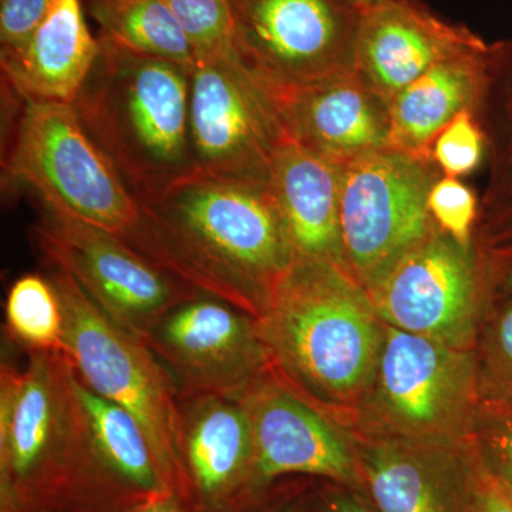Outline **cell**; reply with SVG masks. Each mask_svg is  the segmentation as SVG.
<instances>
[{
  "label": "cell",
  "mask_w": 512,
  "mask_h": 512,
  "mask_svg": "<svg viewBox=\"0 0 512 512\" xmlns=\"http://www.w3.org/2000/svg\"><path fill=\"white\" fill-rule=\"evenodd\" d=\"M121 238L205 295L261 318L295 256L268 184L195 173L137 200Z\"/></svg>",
  "instance_id": "6da1fadb"
},
{
  "label": "cell",
  "mask_w": 512,
  "mask_h": 512,
  "mask_svg": "<svg viewBox=\"0 0 512 512\" xmlns=\"http://www.w3.org/2000/svg\"><path fill=\"white\" fill-rule=\"evenodd\" d=\"M100 52L73 107L136 200L197 173L190 136L192 70L97 36Z\"/></svg>",
  "instance_id": "7a4b0ae2"
},
{
  "label": "cell",
  "mask_w": 512,
  "mask_h": 512,
  "mask_svg": "<svg viewBox=\"0 0 512 512\" xmlns=\"http://www.w3.org/2000/svg\"><path fill=\"white\" fill-rule=\"evenodd\" d=\"M272 370L323 402L348 403L375 384L384 329L346 269L295 261L261 318Z\"/></svg>",
  "instance_id": "3957f363"
},
{
  "label": "cell",
  "mask_w": 512,
  "mask_h": 512,
  "mask_svg": "<svg viewBox=\"0 0 512 512\" xmlns=\"http://www.w3.org/2000/svg\"><path fill=\"white\" fill-rule=\"evenodd\" d=\"M0 367V512H57L77 426L74 367L63 352H28Z\"/></svg>",
  "instance_id": "277c9868"
},
{
  "label": "cell",
  "mask_w": 512,
  "mask_h": 512,
  "mask_svg": "<svg viewBox=\"0 0 512 512\" xmlns=\"http://www.w3.org/2000/svg\"><path fill=\"white\" fill-rule=\"evenodd\" d=\"M18 99L6 156L9 177L32 188L47 211L127 237L140 221V204L73 104Z\"/></svg>",
  "instance_id": "5b68a950"
},
{
  "label": "cell",
  "mask_w": 512,
  "mask_h": 512,
  "mask_svg": "<svg viewBox=\"0 0 512 512\" xmlns=\"http://www.w3.org/2000/svg\"><path fill=\"white\" fill-rule=\"evenodd\" d=\"M63 309V350L84 383L136 419L180 493L178 387L153 350L113 322L66 272L50 266Z\"/></svg>",
  "instance_id": "8992f818"
},
{
  "label": "cell",
  "mask_w": 512,
  "mask_h": 512,
  "mask_svg": "<svg viewBox=\"0 0 512 512\" xmlns=\"http://www.w3.org/2000/svg\"><path fill=\"white\" fill-rule=\"evenodd\" d=\"M440 177L433 161L392 147L343 165V261L367 295L436 225L429 211V194Z\"/></svg>",
  "instance_id": "52a82bcc"
},
{
  "label": "cell",
  "mask_w": 512,
  "mask_h": 512,
  "mask_svg": "<svg viewBox=\"0 0 512 512\" xmlns=\"http://www.w3.org/2000/svg\"><path fill=\"white\" fill-rule=\"evenodd\" d=\"M232 47L271 94L355 70L360 12L346 0H227Z\"/></svg>",
  "instance_id": "ba28073f"
},
{
  "label": "cell",
  "mask_w": 512,
  "mask_h": 512,
  "mask_svg": "<svg viewBox=\"0 0 512 512\" xmlns=\"http://www.w3.org/2000/svg\"><path fill=\"white\" fill-rule=\"evenodd\" d=\"M46 264L72 276L113 322L146 340L171 309L200 291L117 235L46 210L30 228Z\"/></svg>",
  "instance_id": "9c48e42d"
},
{
  "label": "cell",
  "mask_w": 512,
  "mask_h": 512,
  "mask_svg": "<svg viewBox=\"0 0 512 512\" xmlns=\"http://www.w3.org/2000/svg\"><path fill=\"white\" fill-rule=\"evenodd\" d=\"M190 136L198 173L268 184L284 128L271 92L234 49L195 60Z\"/></svg>",
  "instance_id": "30bf717a"
},
{
  "label": "cell",
  "mask_w": 512,
  "mask_h": 512,
  "mask_svg": "<svg viewBox=\"0 0 512 512\" xmlns=\"http://www.w3.org/2000/svg\"><path fill=\"white\" fill-rule=\"evenodd\" d=\"M77 426L57 512H138L175 494L136 419L74 370Z\"/></svg>",
  "instance_id": "8fae6325"
},
{
  "label": "cell",
  "mask_w": 512,
  "mask_h": 512,
  "mask_svg": "<svg viewBox=\"0 0 512 512\" xmlns=\"http://www.w3.org/2000/svg\"><path fill=\"white\" fill-rule=\"evenodd\" d=\"M372 389L377 417L400 440L443 447L466 424L473 360L467 350L386 325Z\"/></svg>",
  "instance_id": "7c38bea8"
},
{
  "label": "cell",
  "mask_w": 512,
  "mask_h": 512,
  "mask_svg": "<svg viewBox=\"0 0 512 512\" xmlns=\"http://www.w3.org/2000/svg\"><path fill=\"white\" fill-rule=\"evenodd\" d=\"M144 343L173 376L180 393L242 399L272 370L258 319L205 293L171 309Z\"/></svg>",
  "instance_id": "4fadbf2b"
},
{
  "label": "cell",
  "mask_w": 512,
  "mask_h": 512,
  "mask_svg": "<svg viewBox=\"0 0 512 512\" xmlns=\"http://www.w3.org/2000/svg\"><path fill=\"white\" fill-rule=\"evenodd\" d=\"M480 289L473 247L457 244L434 225L369 296L387 326L467 350Z\"/></svg>",
  "instance_id": "5bb4252c"
},
{
  "label": "cell",
  "mask_w": 512,
  "mask_h": 512,
  "mask_svg": "<svg viewBox=\"0 0 512 512\" xmlns=\"http://www.w3.org/2000/svg\"><path fill=\"white\" fill-rule=\"evenodd\" d=\"M178 498L190 512H241L259 500L244 400L178 392Z\"/></svg>",
  "instance_id": "9a60e30c"
},
{
  "label": "cell",
  "mask_w": 512,
  "mask_h": 512,
  "mask_svg": "<svg viewBox=\"0 0 512 512\" xmlns=\"http://www.w3.org/2000/svg\"><path fill=\"white\" fill-rule=\"evenodd\" d=\"M255 448V487L264 493L276 478L306 474L346 485L362 481L359 464L342 434L301 394L274 373L244 397Z\"/></svg>",
  "instance_id": "2e32d148"
},
{
  "label": "cell",
  "mask_w": 512,
  "mask_h": 512,
  "mask_svg": "<svg viewBox=\"0 0 512 512\" xmlns=\"http://www.w3.org/2000/svg\"><path fill=\"white\" fill-rule=\"evenodd\" d=\"M487 46L473 30L441 18L421 0H392L360 12L355 72L389 103L436 64Z\"/></svg>",
  "instance_id": "e0dca14e"
},
{
  "label": "cell",
  "mask_w": 512,
  "mask_h": 512,
  "mask_svg": "<svg viewBox=\"0 0 512 512\" xmlns=\"http://www.w3.org/2000/svg\"><path fill=\"white\" fill-rule=\"evenodd\" d=\"M272 97L285 137L333 163L390 147L389 103L355 70Z\"/></svg>",
  "instance_id": "ac0fdd59"
},
{
  "label": "cell",
  "mask_w": 512,
  "mask_h": 512,
  "mask_svg": "<svg viewBox=\"0 0 512 512\" xmlns=\"http://www.w3.org/2000/svg\"><path fill=\"white\" fill-rule=\"evenodd\" d=\"M343 165L285 137L269 170L271 192L295 261L325 262L346 269L340 237Z\"/></svg>",
  "instance_id": "d6986e66"
},
{
  "label": "cell",
  "mask_w": 512,
  "mask_h": 512,
  "mask_svg": "<svg viewBox=\"0 0 512 512\" xmlns=\"http://www.w3.org/2000/svg\"><path fill=\"white\" fill-rule=\"evenodd\" d=\"M99 52L83 0H52L25 50L0 59L3 83L23 99L73 104Z\"/></svg>",
  "instance_id": "ffe728a7"
},
{
  "label": "cell",
  "mask_w": 512,
  "mask_h": 512,
  "mask_svg": "<svg viewBox=\"0 0 512 512\" xmlns=\"http://www.w3.org/2000/svg\"><path fill=\"white\" fill-rule=\"evenodd\" d=\"M357 464L379 512H467L470 476L443 447L380 441L363 448Z\"/></svg>",
  "instance_id": "44dd1931"
},
{
  "label": "cell",
  "mask_w": 512,
  "mask_h": 512,
  "mask_svg": "<svg viewBox=\"0 0 512 512\" xmlns=\"http://www.w3.org/2000/svg\"><path fill=\"white\" fill-rule=\"evenodd\" d=\"M493 43L436 64L389 101L390 147L431 161L434 140L458 114L476 113L490 74Z\"/></svg>",
  "instance_id": "7402d4cb"
},
{
  "label": "cell",
  "mask_w": 512,
  "mask_h": 512,
  "mask_svg": "<svg viewBox=\"0 0 512 512\" xmlns=\"http://www.w3.org/2000/svg\"><path fill=\"white\" fill-rule=\"evenodd\" d=\"M83 6L99 25V36L194 70V49L164 0H83Z\"/></svg>",
  "instance_id": "603a6c76"
},
{
  "label": "cell",
  "mask_w": 512,
  "mask_h": 512,
  "mask_svg": "<svg viewBox=\"0 0 512 512\" xmlns=\"http://www.w3.org/2000/svg\"><path fill=\"white\" fill-rule=\"evenodd\" d=\"M476 117L487 140L488 183L483 207L512 200V37L493 43L490 74Z\"/></svg>",
  "instance_id": "cb8c5ba5"
},
{
  "label": "cell",
  "mask_w": 512,
  "mask_h": 512,
  "mask_svg": "<svg viewBox=\"0 0 512 512\" xmlns=\"http://www.w3.org/2000/svg\"><path fill=\"white\" fill-rule=\"evenodd\" d=\"M5 315L6 335L26 352H62L63 309L50 278L28 274L16 279Z\"/></svg>",
  "instance_id": "d4e9b609"
},
{
  "label": "cell",
  "mask_w": 512,
  "mask_h": 512,
  "mask_svg": "<svg viewBox=\"0 0 512 512\" xmlns=\"http://www.w3.org/2000/svg\"><path fill=\"white\" fill-rule=\"evenodd\" d=\"M195 57L212 55L232 47V18L227 0H164Z\"/></svg>",
  "instance_id": "484cf974"
},
{
  "label": "cell",
  "mask_w": 512,
  "mask_h": 512,
  "mask_svg": "<svg viewBox=\"0 0 512 512\" xmlns=\"http://www.w3.org/2000/svg\"><path fill=\"white\" fill-rule=\"evenodd\" d=\"M441 175L460 178L477 170L487 157V140L476 114L466 110L441 130L430 151Z\"/></svg>",
  "instance_id": "4316f807"
},
{
  "label": "cell",
  "mask_w": 512,
  "mask_h": 512,
  "mask_svg": "<svg viewBox=\"0 0 512 512\" xmlns=\"http://www.w3.org/2000/svg\"><path fill=\"white\" fill-rule=\"evenodd\" d=\"M429 211L434 224L463 247H473L471 237L478 217L473 191L460 178L441 175L429 194Z\"/></svg>",
  "instance_id": "83f0119b"
},
{
  "label": "cell",
  "mask_w": 512,
  "mask_h": 512,
  "mask_svg": "<svg viewBox=\"0 0 512 512\" xmlns=\"http://www.w3.org/2000/svg\"><path fill=\"white\" fill-rule=\"evenodd\" d=\"M52 0H0V59L18 56L45 19Z\"/></svg>",
  "instance_id": "f1b7e54d"
},
{
  "label": "cell",
  "mask_w": 512,
  "mask_h": 512,
  "mask_svg": "<svg viewBox=\"0 0 512 512\" xmlns=\"http://www.w3.org/2000/svg\"><path fill=\"white\" fill-rule=\"evenodd\" d=\"M467 512H512V497L487 470L470 474Z\"/></svg>",
  "instance_id": "f546056e"
},
{
  "label": "cell",
  "mask_w": 512,
  "mask_h": 512,
  "mask_svg": "<svg viewBox=\"0 0 512 512\" xmlns=\"http://www.w3.org/2000/svg\"><path fill=\"white\" fill-rule=\"evenodd\" d=\"M485 470L498 481L512 497V430L495 447L491 467Z\"/></svg>",
  "instance_id": "4dcf8cb0"
},
{
  "label": "cell",
  "mask_w": 512,
  "mask_h": 512,
  "mask_svg": "<svg viewBox=\"0 0 512 512\" xmlns=\"http://www.w3.org/2000/svg\"><path fill=\"white\" fill-rule=\"evenodd\" d=\"M497 345L505 362L512 367V305L501 315L497 329Z\"/></svg>",
  "instance_id": "1f68e13d"
},
{
  "label": "cell",
  "mask_w": 512,
  "mask_h": 512,
  "mask_svg": "<svg viewBox=\"0 0 512 512\" xmlns=\"http://www.w3.org/2000/svg\"><path fill=\"white\" fill-rule=\"evenodd\" d=\"M323 512H372L365 504L360 503L355 497L348 495H338L330 498L323 507Z\"/></svg>",
  "instance_id": "d6a6232c"
},
{
  "label": "cell",
  "mask_w": 512,
  "mask_h": 512,
  "mask_svg": "<svg viewBox=\"0 0 512 512\" xmlns=\"http://www.w3.org/2000/svg\"><path fill=\"white\" fill-rule=\"evenodd\" d=\"M138 512H190L185 507L183 501L178 498L177 494H170L167 497L154 501L153 504L147 505L143 510Z\"/></svg>",
  "instance_id": "836d02e7"
},
{
  "label": "cell",
  "mask_w": 512,
  "mask_h": 512,
  "mask_svg": "<svg viewBox=\"0 0 512 512\" xmlns=\"http://www.w3.org/2000/svg\"><path fill=\"white\" fill-rule=\"evenodd\" d=\"M495 231L501 235L512 237V200L505 202L501 207L495 208Z\"/></svg>",
  "instance_id": "e575fe53"
},
{
  "label": "cell",
  "mask_w": 512,
  "mask_h": 512,
  "mask_svg": "<svg viewBox=\"0 0 512 512\" xmlns=\"http://www.w3.org/2000/svg\"><path fill=\"white\" fill-rule=\"evenodd\" d=\"M346 2H349L359 12H365L367 9L375 8V6L382 5V3L392 2V0H346Z\"/></svg>",
  "instance_id": "d590c367"
},
{
  "label": "cell",
  "mask_w": 512,
  "mask_h": 512,
  "mask_svg": "<svg viewBox=\"0 0 512 512\" xmlns=\"http://www.w3.org/2000/svg\"><path fill=\"white\" fill-rule=\"evenodd\" d=\"M241 512H259L256 510V503L249 505L248 508H245L244 511ZM266 512H302L301 510H298V508L295 507H285V508H278V510L274 511H266Z\"/></svg>",
  "instance_id": "8d00e7d4"
},
{
  "label": "cell",
  "mask_w": 512,
  "mask_h": 512,
  "mask_svg": "<svg viewBox=\"0 0 512 512\" xmlns=\"http://www.w3.org/2000/svg\"><path fill=\"white\" fill-rule=\"evenodd\" d=\"M505 284H507L508 288L512 291V265L507 269V274H505Z\"/></svg>",
  "instance_id": "74e56055"
}]
</instances>
